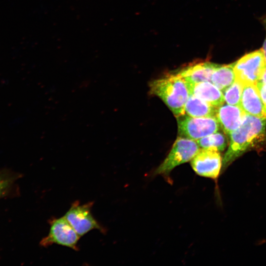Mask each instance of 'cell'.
Returning <instances> with one entry per match:
<instances>
[{"label":"cell","mask_w":266,"mask_h":266,"mask_svg":"<svg viewBox=\"0 0 266 266\" xmlns=\"http://www.w3.org/2000/svg\"><path fill=\"white\" fill-rule=\"evenodd\" d=\"M266 128V118L245 114L240 126L229 135L230 143L222 159V168L265 140Z\"/></svg>","instance_id":"obj_1"},{"label":"cell","mask_w":266,"mask_h":266,"mask_svg":"<svg viewBox=\"0 0 266 266\" xmlns=\"http://www.w3.org/2000/svg\"><path fill=\"white\" fill-rule=\"evenodd\" d=\"M149 93L160 98L177 117L185 114L189 96L186 81L177 73H169L151 81Z\"/></svg>","instance_id":"obj_2"},{"label":"cell","mask_w":266,"mask_h":266,"mask_svg":"<svg viewBox=\"0 0 266 266\" xmlns=\"http://www.w3.org/2000/svg\"><path fill=\"white\" fill-rule=\"evenodd\" d=\"M197 141L178 136L166 157L154 172L156 175H168L177 166L191 161L199 151Z\"/></svg>","instance_id":"obj_3"},{"label":"cell","mask_w":266,"mask_h":266,"mask_svg":"<svg viewBox=\"0 0 266 266\" xmlns=\"http://www.w3.org/2000/svg\"><path fill=\"white\" fill-rule=\"evenodd\" d=\"M266 67V61L262 49L245 54L234 62L236 79L243 84H256Z\"/></svg>","instance_id":"obj_4"},{"label":"cell","mask_w":266,"mask_h":266,"mask_svg":"<svg viewBox=\"0 0 266 266\" xmlns=\"http://www.w3.org/2000/svg\"><path fill=\"white\" fill-rule=\"evenodd\" d=\"M180 136L198 140L217 133L221 127L216 118H199L184 114L177 117Z\"/></svg>","instance_id":"obj_5"},{"label":"cell","mask_w":266,"mask_h":266,"mask_svg":"<svg viewBox=\"0 0 266 266\" xmlns=\"http://www.w3.org/2000/svg\"><path fill=\"white\" fill-rule=\"evenodd\" d=\"M93 202L80 204L77 200L72 203L64 216L80 236L93 230H98L104 233L105 229L93 216L91 210Z\"/></svg>","instance_id":"obj_6"},{"label":"cell","mask_w":266,"mask_h":266,"mask_svg":"<svg viewBox=\"0 0 266 266\" xmlns=\"http://www.w3.org/2000/svg\"><path fill=\"white\" fill-rule=\"evenodd\" d=\"M49 224V233L40 241L41 246L47 247L56 244L75 251L78 250L77 244L81 237L64 216L50 220Z\"/></svg>","instance_id":"obj_7"},{"label":"cell","mask_w":266,"mask_h":266,"mask_svg":"<svg viewBox=\"0 0 266 266\" xmlns=\"http://www.w3.org/2000/svg\"><path fill=\"white\" fill-rule=\"evenodd\" d=\"M191 165L198 175L216 179L222 168V158L219 151L201 148L191 160Z\"/></svg>","instance_id":"obj_8"},{"label":"cell","mask_w":266,"mask_h":266,"mask_svg":"<svg viewBox=\"0 0 266 266\" xmlns=\"http://www.w3.org/2000/svg\"><path fill=\"white\" fill-rule=\"evenodd\" d=\"M218 65L209 61L194 62L176 73L188 83L211 82L212 75Z\"/></svg>","instance_id":"obj_9"},{"label":"cell","mask_w":266,"mask_h":266,"mask_svg":"<svg viewBox=\"0 0 266 266\" xmlns=\"http://www.w3.org/2000/svg\"><path fill=\"white\" fill-rule=\"evenodd\" d=\"M239 106L246 114L266 118L262 101L256 84L243 85Z\"/></svg>","instance_id":"obj_10"},{"label":"cell","mask_w":266,"mask_h":266,"mask_svg":"<svg viewBox=\"0 0 266 266\" xmlns=\"http://www.w3.org/2000/svg\"><path fill=\"white\" fill-rule=\"evenodd\" d=\"M245 114L239 106L223 104L217 108L216 118L223 132L229 135L240 126Z\"/></svg>","instance_id":"obj_11"},{"label":"cell","mask_w":266,"mask_h":266,"mask_svg":"<svg viewBox=\"0 0 266 266\" xmlns=\"http://www.w3.org/2000/svg\"><path fill=\"white\" fill-rule=\"evenodd\" d=\"M186 83L190 95H193L217 108L224 104L223 93L210 82Z\"/></svg>","instance_id":"obj_12"},{"label":"cell","mask_w":266,"mask_h":266,"mask_svg":"<svg viewBox=\"0 0 266 266\" xmlns=\"http://www.w3.org/2000/svg\"><path fill=\"white\" fill-rule=\"evenodd\" d=\"M217 108L190 94L185 104V114L193 117L216 118Z\"/></svg>","instance_id":"obj_13"},{"label":"cell","mask_w":266,"mask_h":266,"mask_svg":"<svg viewBox=\"0 0 266 266\" xmlns=\"http://www.w3.org/2000/svg\"><path fill=\"white\" fill-rule=\"evenodd\" d=\"M234 66V62L229 65H218L212 75L211 83L222 92L235 80Z\"/></svg>","instance_id":"obj_14"},{"label":"cell","mask_w":266,"mask_h":266,"mask_svg":"<svg viewBox=\"0 0 266 266\" xmlns=\"http://www.w3.org/2000/svg\"><path fill=\"white\" fill-rule=\"evenodd\" d=\"M196 141L200 147L219 152L223 151L227 144L226 136L218 132L200 138Z\"/></svg>","instance_id":"obj_15"},{"label":"cell","mask_w":266,"mask_h":266,"mask_svg":"<svg viewBox=\"0 0 266 266\" xmlns=\"http://www.w3.org/2000/svg\"><path fill=\"white\" fill-rule=\"evenodd\" d=\"M243 85L235 78L234 82L223 92L225 101L227 104L239 106Z\"/></svg>","instance_id":"obj_16"},{"label":"cell","mask_w":266,"mask_h":266,"mask_svg":"<svg viewBox=\"0 0 266 266\" xmlns=\"http://www.w3.org/2000/svg\"><path fill=\"white\" fill-rule=\"evenodd\" d=\"M262 101L264 111L266 118V84L258 82L256 84Z\"/></svg>","instance_id":"obj_17"},{"label":"cell","mask_w":266,"mask_h":266,"mask_svg":"<svg viewBox=\"0 0 266 266\" xmlns=\"http://www.w3.org/2000/svg\"><path fill=\"white\" fill-rule=\"evenodd\" d=\"M10 183V180L0 177V197L4 194Z\"/></svg>","instance_id":"obj_18"},{"label":"cell","mask_w":266,"mask_h":266,"mask_svg":"<svg viewBox=\"0 0 266 266\" xmlns=\"http://www.w3.org/2000/svg\"><path fill=\"white\" fill-rule=\"evenodd\" d=\"M263 23H264V25L265 26L266 31V17L264 18L263 20ZM261 49L264 53V56H265L266 61V36L264 40L263 44V47H262Z\"/></svg>","instance_id":"obj_19"},{"label":"cell","mask_w":266,"mask_h":266,"mask_svg":"<svg viewBox=\"0 0 266 266\" xmlns=\"http://www.w3.org/2000/svg\"><path fill=\"white\" fill-rule=\"evenodd\" d=\"M258 82L266 84V67L260 79Z\"/></svg>","instance_id":"obj_20"}]
</instances>
